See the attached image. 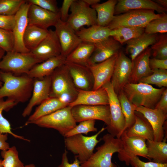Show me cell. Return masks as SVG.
I'll use <instances>...</instances> for the list:
<instances>
[{"label":"cell","instance_id":"cell-4","mask_svg":"<svg viewBox=\"0 0 167 167\" xmlns=\"http://www.w3.org/2000/svg\"><path fill=\"white\" fill-rule=\"evenodd\" d=\"M102 139L104 143L96 148V151L87 161L81 164L82 167H118L112 162V158L113 155L122 148L121 139L107 133Z\"/></svg>","mask_w":167,"mask_h":167},{"label":"cell","instance_id":"cell-51","mask_svg":"<svg viewBox=\"0 0 167 167\" xmlns=\"http://www.w3.org/2000/svg\"><path fill=\"white\" fill-rule=\"evenodd\" d=\"M154 109H159L167 113V89L163 92L161 96Z\"/></svg>","mask_w":167,"mask_h":167},{"label":"cell","instance_id":"cell-7","mask_svg":"<svg viewBox=\"0 0 167 167\" xmlns=\"http://www.w3.org/2000/svg\"><path fill=\"white\" fill-rule=\"evenodd\" d=\"M106 129L103 127L96 134L85 136L82 134L65 137L64 143L67 149L78 159L81 164L87 161L93 153L94 148L101 139L98 140V135Z\"/></svg>","mask_w":167,"mask_h":167},{"label":"cell","instance_id":"cell-50","mask_svg":"<svg viewBox=\"0 0 167 167\" xmlns=\"http://www.w3.org/2000/svg\"><path fill=\"white\" fill-rule=\"evenodd\" d=\"M149 64L152 70L162 69L167 70V59L162 60L155 58L150 59Z\"/></svg>","mask_w":167,"mask_h":167},{"label":"cell","instance_id":"cell-11","mask_svg":"<svg viewBox=\"0 0 167 167\" xmlns=\"http://www.w3.org/2000/svg\"><path fill=\"white\" fill-rule=\"evenodd\" d=\"M120 139L122 147L118 155L120 161L124 162L126 165L129 166L130 159L132 157L139 156L147 159L146 140L145 139L137 136L129 137L125 131L122 133Z\"/></svg>","mask_w":167,"mask_h":167},{"label":"cell","instance_id":"cell-28","mask_svg":"<svg viewBox=\"0 0 167 167\" xmlns=\"http://www.w3.org/2000/svg\"><path fill=\"white\" fill-rule=\"evenodd\" d=\"M135 121L130 128L125 130L129 137L137 136L146 140H154V134L151 124L141 113L135 111Z\"/></svg>","mask_w":167,"mask_h":167},{"label":"cell","instance_id":"cell-38","mask_svg":"<svg viewBox=\"0 0 167 167\" xmlns=\"http://www.w3.org/2000/svg\"><path fill=\"white\" fill-rule=\"evenodd\" d=\"M1 156L3 159V167H24V164L20 160L18 152L15 146L8 150L2 151Z\"/></svg>","mask_w":167,"mask_h":167},{"label":"cell","instance_id":"cell-49","mask_svg":"<svg viewBox=\"0 0 167 167\" xmlns=\"http://www.w3.org/2000/svg\"><path fill=\"white\" fill-rule=\"evenodd\" d=\"M68 152L65 149L63 153L61 164L58 167H82L81 163L76 157H75L74 161L72 163L69 162L67 157Z\"/></svg>","mask_w":167,"mask_h":167},{"label":"cell","instance_id":"cell-15","mask_svg":"<svg viewBox=\"0 0 167 167\" xmlns=\"http://www.w3.org/2000/svg\"><path fill=\"white\" fill-rule=\"evenodd\" d=\"M30 5V4L26 0L15 15V24L12 31L14 40L13 51L22 53L30 52L25 47L23 41L28 25V12Z\"/></svg>","mask_w":167,"mask_h":167},{"label":"cell","instance_id":"cell-1","mask_svg":"<svg viewBox=\"0 0 167 167\" xmlns=\"http://www.w3.org/2000/svg\"><path fill=\"white\" fill-rule=\"evenodd\" d=\"M0 79L3 83L0 87V98L6 97L17 103L25 102L30 99L34 79L27 74L16 75L0 71Z\"/></svg>","mask_w":167,"mask_h":167},{"label":"cell","instance_id":"cell-2","mask_svg":"<svg viewBox=\"0 0 167 167\" xmlns=\"http://www.w3.org/2000/svg\"><path fill=\"white\" fill-rule=\"evenodd\" d=\"M165 89L164 87L155 88L150 84L143 83H128L122 91L136 106H142L153 109Z\"/></svg>","mask_w":167,"mask_h":167},{"label":"cell","instance_id":"cell-42","mask_svg":"<svg viewBox=\"0 0 167 167\" xmlns=\"http://www.w3.org/2000/svg\"><path fill=\"white\" fill-rule=\"evenodd\" d=\"M25 0H0V15H14Z\"/></svg>","mask_w":167,"mask_h":167},{"label":"cell","instance_id":"cell-41","mask_svg":"<svg viewBox=\"0 0 167 167\" xmlns=\"http://www.w3.org/2000/svg\"><path fill=\"white\" fill-rule=\"evenodd\" d=\"M154 58L167 59V36L165 34L158 36L157 41L151 47Z\"/></svg>","mask_w":167,"mask_h":167},{"label":"cell","instance_id":"cell-30","mask_svg":"<svg viewBox=\"0 0 167 167\" xmlns=\"http://www.w3.org/2000/svg\"><path fill=\"white\" fill-rule=\"evenodd\" d=\"M68 105V104L59 98L50 97L36 108L33 113L29 117L25 125Z\"/></svg>","mask_w":167,"mask_h":167},{"label":"cell","instance_id":"cell-31","mask_svg":"<svg viewBox=\"0 0 167 167\" xmlns=\"http://www.w3.org/2000/svg\"><path fill=\"white\" fill-rule=\"evenodd\" d=\"M94 47V44L82 42L66 57V62L88 66Z\"/></svg>","mask_w":167,"mask_h":167},{"label":"cell","instance_id":"cell-10","mask_svg":"<svg viewBox=\"0 0 167 167\" xmlns=\"http://www.w3.org/2000/svg\"><path fill=\"white\" fill-rule=\"evenodd\" d=\"M102 87L105 88L108 95L110 113V124L106 127V129L114 137L120 138L124 131L125 121L118 95L110 81L106 83Z\"/></svg>","mask_w":167,"mask_h":167},{"label":"cell","instance_id":"cell-33","mask_svg":"<svg viewBox=\"0 0 167 167\" xmlns=\"http://www.w3.org/2000/svg\"><path fill=\"white\" fill-rule=\"evenodd\" d=\"M49 30L33 25L27 26L23 36L25 47L30 51L36 48L48 34Z\"/></svg>","mask_w":167,"mask_h":167},{"label":"cell","instance_id":"cell-12","mask_svg":"<svg viewBox=\"0 0 167 167\" xmlns=\"http://www.w3.org/2000/svg\"><path fill=\"white\" fill-rule=\"evenodd\" d=\"M71 112L76 122L88 120H100L107 126L110 124L109 105H78L71 107Z\"/></svg>","mask_w":167,"mask_h":167},{"label":"cell","instance_id":"cell-27","mask_svg":"<svg viewBox=\"0 0 167 167\" xmlns=\"http://www.w3.org/2000/svg\"><path fill=\"white\" fill-rule=\"evenodd\" d=\"M66 58L62 55L48 59L34 66L27 74L33 79L50 75L58 67L64 64Z\"/></svg>","mask_w":167,"mask_h":167},{"label":"cell","instance_id":"cell-29","mask_svg":"<svg viewBox=\"0 0 167 167\" xmlns=\"http://www.w3.org/2000/svg\"><path fill=\"white\" fill-rule=\"evenodd\" d=\"M110 30L107 26L96 24L87 28L83 27L75 32L82 42L95 44L110 37Z\"/></svg>","mask_w":167,"mask_h":167},{"label":"cell","instance_id":"cell-16","mask_svg":"<svg viewBox=\"0 0 167 167\" xmlns=\"http://www.w3.org/2000/svg\"><path fill=\"white\" fill-rule=\"evenodd\" d=\"M30 52L41 62L61 55V46L55 30H49L46 37Z\"/></svg>","mask_w":167,"mask_h":167},{"label":"cell","instance_id":"cell-24","mask_svg":"<svg viewBox=\"0 0 167 167\" xmlns=\"http://www.w3.org/2000/svg\"><path fill=\"white\" fill-rule=\"evenodd\" d=\"M141 9L155 11L161 14L165 13L167 10L151 0H119L115 6L114 14L118 15L131 10Z\"/></svg>","mask_w":167,"mask_h":167},{"label":"cell","instance_id":"cell-20","mask_svg":"<svg viewBox=\"0 0 167 167\" xmlns=\"http://www.w3.org/2000/svg\"><path fill=\"white\" fill-rule=\"evenodd\" d=\"M65 64L73 82L78 89L92 90L94 79L88 66L66 62Z\"/></svg>","mask_w":167,"mask_h":167},{"label":"cell","instance_id":"cell-40","mask_svg":"<svg viewBox=\"0 0 167 167\" xmlns=\"http://www.w3.org/2000/svg\"><path fill=\"white\" fill-rule=\"evenodd\" d=\"M167 32V15L166 13L161 17L150 21L144 28V32L149 34L164 33Z\"/></svg>","mask_w":167,"mask_h":167},{"label":"cell","instance_id":"cell-21","mask_svg":"<svg viewBox=\"0 0 167 167\" xmlns=\"http://www.w3.org/2000/svg\"><path fill=\"white\" fill-rule=\"evenodd\" d=\"M121 44L113 37L94 44V49L88 62V66L103 62L119 52Z\"/></svg>","mask_w":167,"mask_h":167},{"label":"cell","instance_id":"cell-48","mask_svg":"<svg viewBox=\"0 0 167 167\" xmlns=\"http://www.w3.org/2000/svg\"><path fill=\"white\" fill-rule=\"evenodd\" d=\"M74 0H64L62 5L59 9V13L60 19L62 21L66 22L68 18L69 11Z\"/></svg>","mask_w":167,"mask_h":167},{"label":"cell","instance_id":"cell-8","mask_svg":"<svg viewBox=\"0 0 167 167\" xmlns=\"http://www.w3.org/2000/svg\"><path fill=\"white\" fill-rule=\"evenodd\" d=\"M164 14H156L154 11L149 10H131L114 16L107 27L110 30L120 27L144 28L150 21L161 17Z\"/></svg>","mask_w":167,"mask_h":167},{"label":"cell","instance_id":"cell-58","mask_svg":"<svg viewBox=\"0 0 167 167\" xmlns=\"http://www.w3.org/2000/svg\"><path fill=\"white\" fill-rule=\"evenodd\" d=\"M3 85V83L1 81L0 79V87H2Z\"/></svg>","mask_w":167,"mask_h":167},{"label":"cell","instance_id":"cell-55","mask_svg":"<svg viewBox=\"0 0 167 167\" xmlns=\"http://www.w3.org/2000/svg\"><path fill=\"white\" fill-rule=\"evenodd\" d=\"M5 51L2 49L0 48V61L4 55Z\"/></svg>","mask_w":167,"mask_h":167},{"label":"cell","instance_id":"cell-39","mask_svg":"<svg viewBox=\"0 0 167 167\" xmlns=\"http://www.w3.org/2000/svg\"><path fill=\"white\" fill-rule=\"evenodd\" d=\"M150 75L141 79L138 83L155 84L160 88L167 86V71L162 69L152 70Z\"/></svg>","mask_w":167,"mask_h":167},{"label":"cell","instance_id":"cell-13","mask_svg":"<svg viewBox=\"0 0 167 167\" xmlns=\"http://www.w3.org/2000/svg\"><path fill=\"white\" fill-rule=\"evenodd\" d=\"M132 62L122 51L118 53L115 61L110 82L118 95L129 83L131 74Z\"/></svg>","mask_w":167,"mask_h":167},{"label":"cell","instance_id":"cell-34","mask_svg":"<svg viewBox=\"0 0 167 167\" xmlns=\"http://www.w3.org/2000/svg\"><path fill=\"white\" fill-rule=\"evenodd\" d=\"M117 2V0H109L91 6L96 13L97 25L107 26L112 21L114 16L115 8Z\"/></svg>","mask_w":167,"mask_h":167},{"label":"cell","instance_id":"cell-25","mask_svg":"<svg viewBox=\"0 0 167 167\" xmlns=\"http://www.w3.org/2000/svg\"><path fill=\"white\" fill-rule=\"evenodd\" d=\"M151 49L148 48L132 61V68L129 83L136 84L152 73L149 64Z\"/></svg>","mask_w":167,"mask_h":167},{"label":"cell","instance_id":"cell-44","mask_svg":"<svg viewBox=\"0 0 167 167\" xmlns=\"http://www.w3.org/2000/svg\"><path fill=\"white\" fill-rule=\"evenodd\" d=\"M14 44L12 32L0 28V48L6 52L13 51Z\"/></svg>","mask_w":167,"mask_h":167},{"label":"cell","instance_id":"cell-5","mask_svg":"<svg viewBox=\"0 0 167 167\" xmlns=\"http://www.w3.org/2000/svg\"><path fill=\"white\" fill-rule=\"evenodd\" d=\"M69 105L60 109L38 120L28 123L57 130L62 136L65 135L77 125Z\"/></svg>","mask_w":167,"mask_h":167},{"label":"cell","instance_id":"cell-3","mask_svg":"<svg viewBox=\"0 0 167 167\" xmlns=\"http://www.w3.org/2000/svg\"><path fill=\"white\" fill-rule=\"evenodd\" d=\"M51 78L50 97L59 98L69 105L75 101L78 89L75 86L65 63L54 71Z\"/></svg>","mask_w":167,"mask_h":167},{"label":"cell","instance_id":"cell-14","mask_svg":"<svg viewBox=\"0 0 167 167\" xmlns=\"http://www.w3.org/2000/svg\"><path fill=\"white\" fill-rule=\"evenodd\" d=\"M54 27L61 46V54L66 58L82 41L66 22L59 19Z\"/></svg>","mask_w":167,"mask_h":167},{"label":"cell","instance_id":"cell-36","mask_svg":"<svg viewBox=\"0 0 167 167\" xmlns=\"http://www.w3.org/2000/svg\"><path fill=\"white\" fill-rule=\"evenodd\" d=\"M17 104L11 99L7 98L5 101L3 98H0V132L3 134H9L15 138L30 142V140L25 138L23 136L18 135L13 133L12 131L10 122L4 117L2 114L3 110L8 111Z\"/></svg>","mask_w":167,"mask_h":167},{"label":"cell","instance_id":"cell-57","mask_svg":"<svg viewBox=\"0 0 167 167\" xmlns=\"http://www.w3.org/2000/svg\"><path fill=\"white\" fill-rule=\"evenodd\" d=\"M0 167H3L2 164V160L0 159Z\"/></svg>","mask_w":167,"mask_h":167},{"label":"cell","instance_id":"cell-47","mask_svg":"<svg viewBox=\"0 0 167 167\" xmlns=\"http://www.w3.org/2000/svg\"><path fill=\"white\" fill-rule=\"evenodd\" d=\"M15 15H0V28L12 31L15 24Z\"/></svg>","mask_w":167,"mask_h":167},{"label":"cell","instance_id":"cell-43","mask_svg":"<svg viewBox=\"0 0 167 167\" xmlns=\"http://www.w3.org/2000/svg\"><path fill=\"white\" fill-rule=\"evenodd\" d=\"M73 128L67 133L65 137H68L74 135L84 134L87 135L90 132H96L97 129L95 127V120H88L79 122Z\"/></svg>","mask_w":167,"mask_h":167},{"label":"cell","instance_id":"cell-37","mask_svg":"<svg viewBox=\"0 0 167 167\" xmlns=\"http://www.w3.org/2000/svg\"><path fill=\"white\" fill-rule=\"evenodd\" d=\"M117 95L125 119L124 131L130 128L134 123L135 109L136 106L129 100L122 90Z\"/></svg>","mask_w":167,"mask_h":167},{"label":"cell","instance_id":"cell-17","mask_svg":"<svg viewBox=\"0 0 167 167\" xmlns=\"http://www.w3.org/2000/svg\"><path fill=\"white\" fill-rule=\"evenodd\" d=\"M51 84V75L41 79H34L32 95L22 113L23 117L29 116L34 106L39 105L50 97Z\"/></svg>","mask_w":167,"mask_h":167},{"label":"cell","instance_id":"cell-6","mask_svg":"<svg viewBox=\"0 0 167 167\" xmlns=\"http://www.w3.org/2000/svg\"><path fill=\"white\" fill-rule=\"evenodd\" d=\"M41 62L30 52L9 51L0 61V71L16 75L27 74L34 66Z\"/></svg>","mask_w":167,"mask_h":167},{"label":"cell","instance_id":"cell-9","mask_svg":"<svg viewBox=\"0 0 167 167\" xmlns=\"http://www.w3.org/2000/svg\"><path fill=\"white\" fill-rule=\"evenodd\" d=\"M70 10L66 22L75 32L84 26L96 24V12L84 0H74Z\"/></svg>","mask_w":167,"mask_h":167},{"label":"cell","instance_id":"cell-18","mask_svg":"<svg viewBox=\"0 0 167 167\" xmlns=\"http://www.w3.org/2000/svg\"><path fill=\"white\" fill-rule=\"evenodd\" d=\"M28 25L47 29L50 27L55 26L60 19V15L59 13L51 12L30 4L28 12Z\"/></svg>","mask_w":167,"mask_h":167},{"label":"cell","instance_id":"cell-22","mask_svg":"<svg viewBox=\"0 0 167 167\" xmlns=\"http://www.w3.org/2000/svg\"><path fill=\"white\" fill-rule=\"evenodd\" d=\"M118 54L103 62L88 66L94 79L92 90L98 89L110 81Z\"/></svg>","mask_w":167,"mask_h":167},{"label":"cell","instance_id":"cell-45","mask_svg":"<svg viewBox=\"0 0 167 167\" xmlns=\"http://www.w3.org/2000/svg\"><path fill=\"white\" fill-rule=\"evenodd\" d=\"M27 1L31 4L36 5L51 12L59 13V9L55 0H28Z\"/></svg>","mask_w":167,"mask_h":167},{"label":"cell","instance_id":"cell-53","mask_svg":"<svg viewBox=\"0 0 167 167\" xmlns=\"http://www.w3.org/2000/svg\"><path fill=\"white\" fill-rule=\"evenodd\" d=\"M153 1L162 7L167 9V0H155Z\"/></svg>","mask_w":167,"mask_h":167},{"label":"cell","instance_id":"cell-54","mask_svg":"<svg viewBox=\"0 0 167 167\" xmlns=\"http://www.w3.org/2000/svg\"><path fill=\"white\" fill-rule=\"evenodd\" d=\"M86 3L91 6L99 3L100 0H84Z\"/></svg>","mask_w":167,"mask_h":167},{"label":"cell","instance_id":"cell-56","mask_svg":"<svg viewBox=\"0 0 167 167\" xmlns=\"http://www.w3.org/2000/svg\"><path fill=\"white\" fill-rule=\"evenodd\" d=\"M24 167H36L35 165L33 164H30L25 165Z\"/></svg>","mask_w":167,"mask_h":167},{"label":"cell","instance_id":"cell-52","mask_svg":"<svg viewBox=\"0 0 167 167\" xmlns=\"http://www.w3.org/2000/svg\"><path fill=\"white\" fill-rule=\"evenodd\" d=\"M7 139V134L0 132V150L1 151L6 150L10 148L9 143L6 142Z\"/></svg>","mask_w":167,"mask_h":167},{"label":"cell","instance_id":"cell-26","mask_svg":"<svg viewBox=\"0 0 167 167\" xmlns=\"http://www.w3.org/2000/svg\"><path fill=\"white\" fill-rule=\"evenodd\" d=\"M158 38L157 34H149L144 32L139 36L126 43V52L130 55L131 60L132 61L149 46L155 43Z\"/></svg>","mask_w":167,"mask_h":167},{"label":"cell","instance_id":"cell-23","mask_svg":"<svg viewBox=\"0 0 167 167\" xmlns=\"http://www.w3.org/2000/svg\"><path fill=\"white\" fill-rule=\"evenodd\" d=\"M78 105H109V98L107 92L103 87L96 90L78 89L76 98L68 105L72 107Z\"/></svg>","mask_w":167,"mask_h":167},{"label":"cell","instance_id":"cell-19","mask_svg":"<svg viewBox=\"0 0 167 167\" xmlns=\"http://www.w3.org/2000/svg\"><path fill=\"white\" fill-rule=\"evenodd\" d=\"M135 110L141 113L151 124L153 131L154 140L162 141L165 137L164 125L167 119V113L160 109L142 106H136Z\"/></svg>","mask_w":167,"mask_h":167},{"label":"cell","instance_id":"cell-35","mask_svg":"<svg viewBox=\"0 0 167 167\" xmlns=\"http://www.w3.org/2000/svg\"><path fill=\"white\" fill-rule=\"evenodd\" d=\"M144 32V28L120 27L111 30L109 36L121 45L139 36Z\"/></svg>","mask_w":167,"mask_h":167},{"label":"cell","instance_id":"cell-32","mask_svg":"<svg viewBox=\"0 0 167 167\" xmlns=\"http://www.w3.org/2000/svg\"><path fill=\"white\" fill-rule=\"evenodd\" d=\"M167 138L162 141L146 140L147 158L149 161L161 164L167 163Z\"/></svg>","mask_w":167,"mask_h":167},{"label":"cell","instance_id":"cell-46","mask_svg":"<svg viewBox=\"0 0 167 167\" xmlns=\"http://www.w3.org/2000/svg\"><path fill=\"white\" fill-rule=\"evenodd\" d=\"M130 165L133 167H167V163L161 164L153 161L145 162L141 160L138 156L131 158Z\"/></svg>","mask_w":167,"mask_h":167}]
</instances>
